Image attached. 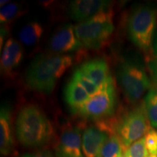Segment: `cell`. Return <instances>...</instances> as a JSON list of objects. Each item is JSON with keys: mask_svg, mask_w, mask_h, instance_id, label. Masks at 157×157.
<instances>
[{"mask_svg": "<svg viewBox=\"0 0 157 157\" xmlns=\"http://www.w3.org/2000/svg\"><path fill=\"white\" fill-rule=\"evenodd\" d=\"M151 127L143 103L115 119V132L120 138L124 153L131 145L143 138Z\"/></svg>", "mask_w": 157, "mask_h": 157, "instance_id": "8992f818", "label": "cell"}, {"mask_svg": "<svg viewBox=\"0 0 157 157\" xmlns=\"http://www.w3.org/2000/svg\"><path fill=\"white\" fill-rule=\"evenodd\" d=\"M155 74H156V79H157V64H156V68H155Z\"/></svg>", "mask_w": 157, "mask_h": 157, "instance_id": "d4e9b609", "label": "cell"}, {"mask_svg": "<svg viewBox=\"0 0 157 157\" xmlns=\"http://www.w3.org/2000/svg\"><path fill=\"white\" fill-rule=\"evenodd\" d=\"M157 10L148 5L133 10L127 22V30L131 41L143 52L153 48L156 25Z\"/></svg>", "mask_w": 157, "mask_h": 157, "instance_id": "277c9868", "label": "cell"}, {"mask_svg": "<svg viewBox=\"0 0 157 157\" xmlns=\"http://www.w3.org/2000/svg\"><path fill=\"white\" fill-rule=\"evenodd\" d=\"M19 142L28 148L48 145L54 137L52 123L40 108L27 105L20 110L15 123Z\"/></svg>", "mask_w": 157, "mask_h": 157, "instance_id": "7a4b0ae2", "label": "cell"}, {"mask_svg": "<svg viewBox=\"0 0 157 157\" xmlns=\"http://www.w3.org/2000/svg\"><path fill=\"white\" fill-rule=\"evenodd\" d=\"M153 50H154L155 56H156L157 58V33H156V36H155V37H154V44H153Z\"/></svg>", "mask_w": 157, "mask_h": 157, "instance_id": "cb8c5ba5", "label": "cell"}, {"mask_svg": "<svg viewBox=\"0 0 157 157\" xmlns=\"http://www.w3.org/2000/svg\"><path fill=\"white\" fill-rule=\"evenodd\" d=\"M23 7L20 4L8 3L1 7L0 23L2 26L9 24L22 14Z\"/></svg>", "mask_w": 157, "mask_h": 157, "instance_id": "d6986e66", "label": "cell"}, {"mask_svg": "<svg viewBox=\"0 0 157 157\" xmlns=\"http://www.w3.org/2000/svg\"><path fill=\"white\" fill-rule=\"evenodd\" d=\"M110 133L101 121L84 129L82 135V146L84 157H102L104 143Z\"/></svg>", "mask_w": 157, "mask_h": 157, "instance_id": "9c48e42d", "label": "cell"}, {"mask_svg": "<svg viewBox=\"0 0 157 157\" xmlns=\"http://www.w3.org/2000/svg\"><path fill=\"white\" fill-rule=\"evenodd\" d=\"M23 48L18 41L8 39L5 43L1 56V71L6 76H10L21 65L23 59Z\"/></svg>", "mask_w": 157, "mask_h": 157, "instance_id": "7c38bea8", "label": "cell"}, {"mask_svg": "<svg viewBox=\"0 0 157 157\" xmlns=\"http://www.w3.org/2000/svg\"><path fill=\"white\" fill-rule=\"evenodd\" d=\"M147 157H157V156H154V155H148Z\"/></svg>", "mask_w": 157, "mask_h": 157, "instance_id": "484cf974", "label": "cell"}, {"mask_svg": "<svg viewBox=\"0 0 157 157\" xmlns=\"http://www.w3.org/2000/svg\"><path fill=\"white\" fill-rule=\"evenodd\" d=\"M21 157H56L50 151L46 150L37 151L26 153L24 154Z\"/></svg>", "mask_w": 157, "mask_h": 157, "instance_id": "603a6c76", "label": "cell"}, {"mask_svg": "<svg viewBox=\"0 0 157 157\" xmlns=\"http://www.w3.org/2000/svg\"><path fill=\"white\" fill-rule=\"evenodd\" d=\"M78 69L88 76L99 88L111 77L108 63L103 59H93L84 62Z\"/></svg>", "mask_w": 157, "mask_h": 157, "instance_id": "5bb4252c", "label": "cell"}, {"mask_svg": "<svg viewBox=\"0 0 157 157\" xmlns=\"http://www.w3.org/2000/svg\"><path fill=\"white\" fill-rule=\"evenodd\" d=\"M143 103L151 125L152 127H157V87H152L148 90Z\"/></svg>", "mask_w": 157, "mask_h": 157, "instance_id": "e0dca14e", "label": "cell"}, {"mask_svg": "<svg viewBox=\"0 0 157 157\" xmlns=\"http://www.w3.org/2000/svg\"><path fill=\"white\" fill-rule=\"evenodd\" d=\"M79 127L68 124L63 127L56 146V157H84Z\"/></svg>", "mask_w": 157, "mask_h": 157, "instance_id": "ba28073f", "label": "cell"}, {"mask_svg": "<svg viewBox=\"0 0 157 157\" xmlns=\"http://www.w3.org/2000/svg\"><path fill=\"white\" fill-rule=\"evenodd\" d=\"M117 78L127 100L136 103L150 89L151 81L144 68L136 62L125 60L119 65Z\"/></svg>", "mask_w": 157, "mask_h": 157, "instance_id": "52a82bcc", "label": "cell"}, {"mask_svg": "<svg viewBox=\"0 0 157 157\" xmlns=\"http://www.w3.org/2000/svg\"><path fill=\"white\" fill-rule=\"evenodd\" d=\"M114 31L113 13L108 10L74 25V31L84 48L97 50L106 44Z\"/></svg>", "mask_w": 157, "mask_h": 157, "instance_id": "3957f363", "label": "cell"}, {"mask_svg": "<svg viewBox=\"0 0 157 157\" xmlns=\"http://www.w3.org/2000/svg\"><path fill=\"white\" fill-rule=\"evenodd\" d=\"M90 97L81 84L72 78L65 89V99L72 110L82 105Z\"/></svg>", "mask_w": 157, "mask_h": 157, "instance_id": "9a60e30c", "label": "cell"}, {"mask_svg": "<svg viewBox=\"0 0 157 157\" xmlns=\"http://www.w3.org/2000/svg\"><path fill=\"white\" fill-rule=\"evenodd\" d=\"M14 148L11 111L9 105L4 103L0 109V151L4 156H9Z\"/></svg>", "mask_w": 157, "mask_h": 157, "instance_id": "4fadbf2b", "label": "cell"}, {"mask_svg": "<svg viewBox=\"0 0 157 157\" xmlns=\"http://www.w3.org/2000/svg\"><path fill=\"white\" fill-rule=\"evenodd\" d=\"M116 103L117 91L113 78L111 77L97 93L90 95L87 101L73 110V113L95 121L103 120L113 115Z\"/></svg>", "mask_w": 157, "mask_h": 157, "instance_id": "5b68a950", "label": "cell"}, {"mask_svg": "<svg viewBox=\"0 0 157 157\" xmlns=\"http://www.w3.org/2000/svg\"><path fill=\"white\" fill-rule=\"evenodd\" d=\"M49 47L53 53L66 55L77 52L84 46L76 36L74 26L71 24H66L52 35Z\"/></svg>", "mask_w": 157, "mask_h": 157, "instance_id": "30bf717a", "label": "cell"}, {"mask_svg": "<svg viewBox=\"0 0 157 157\" xmlns=\"http://www.w3.org/2000/svg\"><path fill=\"white\" fill-rule=\"evenodd\" d=\"M111 2L106 0H76L71 2L68 13L78 23L91 18L103 12L110 10Z\"/></svg>", "mask_w": 157, "mask_h": 157, "instance_id": "8fae6325", "label": "cell"}, {"mask_svg": "<svg viewBox=\"0 0 157 157\" xmlns=\"http://www.w3.org/2000/svg\"><path fill=\"white\" fill-rule=\"evenodd\" d=\"M124 148L119 136L113 133L110 135L102 148V157H123Z\"/></svg>", "mask_w": 157, "mask_h": 157, "instance_id": "ac0fdd59", "label": "cell"}, {"mask_svg": "<svg viewBox=\"0 0 157 157\" xmlns=\"http://www.w3.org/2000/svg\"><path fill=\"white\" fill-rule=\"evenodd\" d=\"M72 78L76 80L78 83L81 84L84 87V89L87 90V93L90 94V95H93V94L97 93L99 90V87L88 76L82 73L78 68L74 71Z\"/></svg>", "mask_w": 157, "mask_h": 157, "instance_id": "44dd1931", "label": "cell"}, {"mask_svg": "<svg viewBox=\"0 0 157 157\" xmlns=\"http://www.w3.org/2000/svg\"><path fill=\"white\" fill-rule=\"evenodd\" d=\"M148 155L143 137L131 145L124 153L123 157H147Z\"/></svg>", "mask_w": 157, "mask_h": 157, "instance_id": "ffe728a7", "label": "cell"}, {"mask_svg": "<svg viewBox=\"0 0 157 157\" xmlns=\"http://www.w3.org/2000/svg\"><path fill=\"white\" fill-rule=\"evenodd\" d=\"M44 28L38 21H31L26 23L19 32L20 40L29 47L36 45L42 38Z\"/></svg>", "mask_w": 157, "mask_h": 157, "instance_id": "2e32d148", "label": "cell"}, {"mask_svg": "<svg viewBox=\"0 0 157 157\" xmlns=\"http://www.w3.org/2000/svg\"><path fill=\"white\" fill-rule=\"evenodd\" d=\"M144 138L148 154L157 156V131L151 127L145 135Z\"/></svg>", "mask_w": 157, "mask_h": 157, "instance_id": "7402d4cb", "label": "cell"}, {"mask_svg": "<svg viewBox=\"0 0 157 157\" xmlns=\"http://www.w3.org/2000/svg\"><path fill=\"white\" fill-rule=\"evenodd\" d=\"M73 64L68 55L40 54L31 62L25 74L26 85L38 93H52L59 78Z\"/></svg>", "mask_w": 157, "mask_h": 157, "instance_id": "6da1fadb", "label": "cell"}]
</instances>
